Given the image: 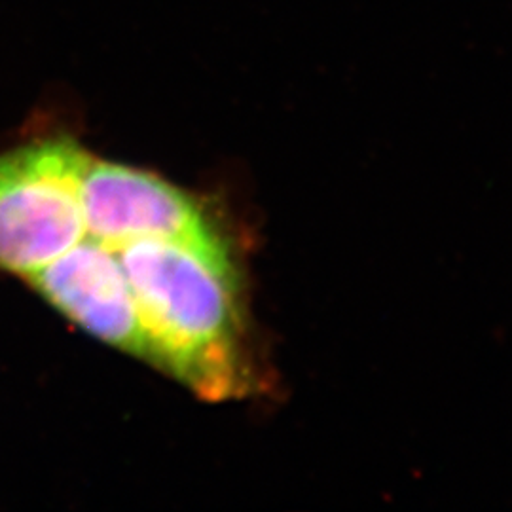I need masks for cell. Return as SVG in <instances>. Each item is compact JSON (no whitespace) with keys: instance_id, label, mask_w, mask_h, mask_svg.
<instances>
[{"instance_id":"3","label":"cell","mask_w":512,"mask_h":512,"mask_svg":"<svg viewBox=\"0 0 512 512\" xmlns=\"http://www.w3.org/2000/svg\"><path fill=\"white\" fill-rule=\"evenodd\" d=\"M82 207L84 236L110 249L152 239L230 258L226 243L196 200L147 171L93 158L82 184Z\"/></svg>"},{"instance_id":"2","label":"cell","mask_w":512,"mask_h":512,"mask_svg":"<svg viewBox=\"0 0 512 512\" xmlns=\"http://www.w3.org/2000/svg\"><path fill=\"white\" fill-rule=\"evenodd\" d=\"M93 156L71 137L0 154V270L27 279L86 234L82 184Z\"/></svg>"},{"instance_id":"4","label":"cell","mask_w":512,"mask_h":512,"mask_svg":"<svg viewBox=\"0 0 512 512\" xmlns=\"http://www.w3.org/2000/svg\"><path fill=\"white\" fill-rule=\"evenodd\" d=\"M25 281L80 329L147 361L145 332L128 277L116 253L103 243L84 236Z\"/></svg>"},{"instance_id":"1","label":"cell","mask_w":512,"mask_h":512,"mask_svg":"<svg viewBox=\"0 0 512 512\" xmlns=\"http://www.w3.org/2000/svg\"><path fill=\"white\" fill-rule=\"evenodd\" d=\"M112 251L135 298L148 363L209 401L239 395L247 372L232 260L152 239Z\"/></svg>"}]
</instances>
